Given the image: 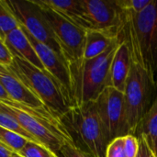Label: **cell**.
Listing matches in <instances>:
<instances>
[{"label": "cell", "mask_w": 157, "mask_h": 157, "mask_svg": "<svg viewBox=\"0 0 157 157\" xmlns=\"http://www.w3.org/2000/svg\"><path fill=\"white\" fill-rule=\"evenodd\" d=\"M120 38L128 45L132 61L147 72L157 89V0L140 13L124 12Z\"/></svg>", "instance_id": "1"}, {"label": "cell", "mask_w": 157, "mask_h": 157, "mask_svg": "<svg viewBox=\"0 0 157 157\" xmlns=\"http://www.w3.org/2000/svg\"><path fill=\"white\" fill-rule=\"evenodd\" d=\"M120 42L121 40L96 58L68 63L72 107L96 101L101 93L110 86V65Z\"/></svg>", "instance_id": "2"}, {"label": "cell", "mask_w": 157, "mask_h": 157, "mask_svg": "<svg viewBox=\"0 0 157 157\" xmlns=\"http://www.w3.org/2000/svg\"><path fill=\"white\" fill-rule=\"evenodd\" d=\"M61 121L75 148L94 157H106L109 143L105 136L96 101L72 107Z\"/></svg>", "instance_id": "3"}, {"label": "cell", "mask_w": 157, "mask_h": 157, "mask_svg": "<svg viewBox=\"0 0 157 157\" xmlns=\"http://www.w3.org/2000/svg\"><path fill=\"white\" fill-rule=\"evenodd\" d=\"M6 69L40 99L58 119L61 120L72 108L64 88L46 70H40L17 56H13V61Z\"/></svg>", "instance_id": "4"}, {"label": "cell", "mask_w": 157, "mask_h": 157, "mask_svg": "<svg viewBox=\"0 0 157 157\" xmlns=\"http://www.w3.org/2000/svg\"><path fill=\"white\" fill-rule=\"evenodd\" d=\"M154 88L147 72L136 63L132 62L123 94L128 124L132 135H135L138 124L153 103L151 100Z\"/></svg>", "instance_id": "5"}, {"label": "cell", "mask_w": 157, "mask_h": 157, "mask_svg": "<svg viewBox=\"0 0 157 157\" xmlns=\"http://www.w3.org/2000/svg\"><path fill=\"white\" fill-rule=\"evenodd\" d=\"M38 1L42 7L44 17L54 34L67 63L82 60L84 57L86 30L44 5L41 0Z\"/></svg>", "instance_id": "6"}, {"label": "cell", "mask_w": 157, "mask_h": 157, "mask_svg": "<svg viewBox=\"0 0 157 157\" xmlns=\"http://www.w3.org/2000/svg\"><path fill=\"white\" fill-rule=\"evenodd\" d=\"M96 105L109 143L116 138L131 134L122 92L108 86L96 100Z\"/></svg>", "instance_id": "7"}, {"label": "cell", "mask_w": 157, "mask_h": 157, "mask_svg": "<svg viewBox=\"0 0 157 157\" xmlns=\"http://www.w3.org/2000/svg\"><path fill=\"white\" fill-rule=\"evenodd\" d=\"M6 3L21 27L37 40L48 45L63 57L38 0H6Z\"/></svg>", "instance_id": "8"}, {"label": "cell", "mask_w": 157, "mask_h": 157, "mask_svg": "<svg viewBox=\"0 0 157 157\" xmlns=\"http://www.w3.org/2000/svg\"><path fill=\"white\" fill-rule=\"evenodd\" d=\"M87 30H98L119 37L124 22V12L116 0H82Z\"/></svg>", "instance_id": "9"}, {"label": "cell", "mask_w": 157, "mask_h": 157, "mask_svg": "<svg viewBox=\"0 0 157 157\" xmlns=\"http://www.w3.org/2000/svg\"><path fill=\"white\" fill-rule=\"evenodd\" d=\"M20 28L33 46L44 69L62 85L71 101V80L69 67L66 60L62 55L53 51L51 47L42 42H40L35 38H33L23 27L20 26Z\"/></svg>", "instance_id": "10"}, {"label": "cell", "mask_w": 157, "mask_h": 157, "mask_svg": "<svg viewBox=\"0 0 157 157\" xmlns=\"http://www.w3.org/2000/svg\"><path fill=\"white\" fill-rule=\"evenodd\" d=\"M0 84L9 97L10 101L31 109H47L40 99L9 72L0 73Z\"/></svg>", "instance_id": "11"}, {"label": "cell", "mask_w": 157, "mask_h": 157, "mask_svg": "<svg viewBox=\"0 0 157 157\" xmlns=\"http://www.w3.org/2000/svg\"><path fill=\"white\" fill-rule=\"evenodd\" d=\"M132 61L128 45L121 39V42L115 52L110 65V86L122 93L124 92L126 82L132 67Z\"/></svg>", "instance_id": "12"}, {"label": "cell", "mask_w": 157, "mask_h": 157, "mask_svg": "<svg viewBox=\"0 0 157 157\" xmlns=\"http://www.w3.org/2000/svg\"><path fill=\"white\" fill-rule=\"evenodd\" d=\"M4 43L13 56H17L29 62L35 67L40 70H45L33 46L29 42L20 26L12 30L5 38Z\"/></svg>", "instance_id": "13"}, {"label": "cell", "mask_w": 157, "mask_h": 157, "mask_svg": "<svg viewBox=\"0 0 157 157\" xmlns=\"http://www.w3.org/2000/svg\"><path fill=\"white\" fill-rule=\"evenodd\" d=\"M137 138H144L154 157H157V95L135 132Z\"/></svg>", "instance_id": "14"}, {"label": "cell", "mask_w": 157, "mask_h": 157, "mask_svg": "<svg viewBox=\"0 0 157 157\" xmlns=\"http://www.w3.org/2000/svg\"><path fill=\"white\" fill-rule=\"evenodd\" d=\"M120 40V36L114 37L98 30H86L83 59L90 60L103 54Z\"/></svg>", "instance_id": "15"}, {"label": "cell", "mask_w": 157, "mask_h": 157, "mask_svg": "<svg viewBox=\"0 0 157 157\" xmlns=\"http://www.w3.org/2000/svg\"><path fill=\"white\" fill-rule=\"evenodd\" d=\"M44 5L51 7L63 17L87 30L85 21V13L82 0H41Z\"/></svg>", "instance_id": "16"}, {"label": "cell", "mask_w": 157, "mask_h": 157, "mask_svg": "<svg viewBox=\"0 0 157 157\" xmlns=\"http://www.w3.org/2000/svg\"><path fill=\"white\" fill-rule=\"evenodd\" d=\"M18 27L19 23L10 11L6 0H0V40L4 41L5 38Z\"/></svg>", "instance_id": "17"}, {"label": "cell", "mask_w": 157, "mask_h": 157, "mask_svg": "<svg viewBox=\"0 0 157 157\" xmlns=\"http://www.w3.org/2000/svg\"><path fill=\"white\" fill-rule=\"evenodd\" d=\"M0 127L9 130L11 132H17L22 135L23 137H25L26 139H28L29 141L37 142L28 132H26L21 127L20 123L17 121V119L12 114H10L1 103H0Z\"/></svg>", "instance_id": "18"}, {"label": "cell", "mask_w": 157, "mask_h": 157, "mask_svg": "<svg viewBox=\"0 0 157 157\" xmlns=\"http://www.w3.org/2000/svg\"><path fill=\"white\" fill-rule=\"evenodd\" d=\"M29 140L22 135L0 127V143L6 146L11 152L18 154Z\"/></svg>", "instance_id": "19"}, {"label": "cell", "mask_w": 157, "mask_h": 157, "mask_svg": "<svg viewBox=\"0 0 157 157\" xmlns=\"http://www.w3.org/2000/svg\"><path fill=\"white\" fill-rule=\"evenodd\" d=\"M18 155L22 157H54L48 148L33 141H28Z\"/></svg>", "instance_id": "20"}, {"label": "cell", "mask_w": 157, "mask_h": 157, "mask_svg": "<svg viewBox=\"0 0 157 157\" xmlns=\"http://www.w3.org/2000/svg\"><path fill=\"white\" fill-rule=\"evenodd\" d=\"M152 0H116L117 6L123 12L140 13L142 12Z\"/></svg>", "instance_id": "21"}, {"label": "cell", "mask_w": 157, "mask_h": 157, "mask_svg": "<svg viewBox=\"0 0 157 157\" xmlns=\"http://www.w3.org/2000/svg\"><path fill=\"white\" fill-rule=\"evenodd\" d=\"M123 147L126 157H136L139 150V141L135 135L123 136Z\"/></svg>", "instance_id": "22"}, {"label": "cell", "mask_w": 157, "mask_h": 157, "mask_svg": "<svg viewBox=\"0 0 157 157\" xmlns=\"http://www.w3.org/2000/svg\"><path fill=\"white\" fill-rule=\"evenodd\" d=\"M106 157H126L123 147V137L116 138L109 144Z\"/></svg>", "instance_id": "23"}, {"label": "cell", "mask_w": 157, "mask_h": 157, "mask_svg": "<svg viewBox=\"0 0 157 157\" xmlns=\"http://www.w3.org/2000/svg\"><path fill=\"white\" fill-rule=\"evenodd\" d=\"M57 157H94L91 155L86 154L79 149L75 148L70 144H65L61 148L60 154Z\"/></svg>", "instance_id": "24"}, {"label": "cell", "mask_w": 157, "mask_h": 157, "mask_svg": "<svg viewBox=\"0 0 157 157\" xmlns=\"http://www.w3.org/2000/svg\"><path fill=\"white\" fill-rule=\"evenodd\" d=\"M13 61V55L6 46L3 40H0V64L4 66H8Z\"/></svg>", "instance_id": "25"}, {"label": "cell", "mask_w": 157, "mask_h": 157, "mask_svg": "<svg viewBox=\"0 0 157 157\" xmlns=\"http://www.w3.org/2000/svg\"><path fill=\"white\" fill-rule=\"evenodd\" d=\"M138 141H139V150L136 157H154L144 139L140 137L138 138Z\"/></svg>", "instance_id": "26"}, {"label": "cell", "mask_w": 157, "mask_h": 157, "mask_svg": "<svg viewBox=\"0 0 157 157\" xmlns=\"http://www.w3.org/2000/svg\"><path fill=\"white\" fill-rule=\"evenodd\" d=\"M12 153L6 146H5L2 143H0V157H11Z\"/></svg>", "instance_id": "27"}, {"label": "cell", "mask_w": 157, "mask_h": 157, "mask_svg": "<svg viewBox=\"0 0 157 157\" xmlns=\"http://www.w3.org/2000/svg\"><path fill=\"white\" fill-rule=\"evenodd\" d=\"M0 100H6V101H10L9 97L7 96L6 92L5 91L4 87L2 86V85L0 84Z\"/></svg>", "instance_id": "28"}, {"label": "cell", "mask_w": 157, "mask_h": 157, "mask_svg": "<svg viewBox=\"0 0 157 157\" xmlns=\"http://www.w3.org/2000/svg\"><path fill=\"white\" fill-rule=\"evenodd\" d=\"M7 72L8 71H7L6 67L4 66V65H2V64H0V73H7Z\"/></svg>", "instance_id": "29"}, {"label": "cell", "mask_w": 157, "mask_h": 157, "mask_svg": "<svg viewBox=\"0 0 157 157\" xmlns=\"http://www.w3.org/2000/svg\"><path fill=\"white\" fill-rule=\"evenodd\" d=\"M11 157H22V156H20L18 154H17V153H12V155H11Z\"/></svg>", "instance_id": "30"}, {"label": "cell", "mask_w": 157, "mask_h": 157, "mask_svg": "<svg viewBox=\"0 0 157 157\" xmlns=\"http://www.w3.org/2000/svg\"><path fill=\"white\" fill-rule=\"evenodd\" d=\"M55 157H57V156H56V155H55Z\"/></svg>", "instance_id": "31"}, {"label": "cell", "mask_w": 157, "mask_h": 157, "mask_svg": "<svg viewBox=\"0 0 157 157\" xmlns=\"http://www.w3.org/2000/svg\"><path fill=\"white\" fill-rule=\"evenodd\" d=\"M54 157H55V155H54Z\"/></svg>", "instance_id": "32"}]
</instances>
